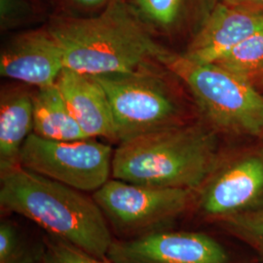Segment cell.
Here are the masks:
<instances>
[{"label": "cell", "instance_id": "1", "mask_svg": "<svg viewBox=\"0 0 263 263\" xmlns=\"http://www.w3.org/2000/svg\"><path fill=\"white\" fill-rule=\"evenodd\" d=\"M49 30L65 68L90 76L131 72L158 63L165 50L127 2L117 0L90 16L58 15Z\"/></svg>", "mask_w": 263, "mask_h": 263}, {"label": "cell", "instance_id": "2", "mask_svg": "<svg viewBox=\"0 0 263 263\" xmlns=\"http://www.w3.org/2000/svg\"><path fill=\"white\" fill-rule=\"evenodd\" d=\"M0 206L49 236L106 258L111 229L93 196L22 166L0 173Z\"/></svg>", "mask_w": 263, "mask_h": 263}, {"label": "cell", "instance_id": "3", "mask_svg": "<svg viewBox=\"0 0 263 263\" xmlns=\"http://www.w3.org/2000/svg\"><path fill=\"white\" fill-rule=\"evenodd\" d=\"M219 134L202 117L118 143L113 179L197 191L220 154Z\"/></svg>", "mask_w": 263, "mask_h": 263}, {"label": "cell", "instance_id": "4", "mask_svg": "<svg viewBox=\"0 0 263 263\" xmlns=\"http://www.w3.org/2000/svg\"><path fill=\"white\" fill-rule=\"evenodd\" d=\"M94 77L110 104L117 143L201 117L183 85L159 63Z\"/></svg>", "mask_w": 263, "mask_h": 263}, {"label": "cell", "instance_id": "5", "mask_svg": "<svg viewBox=\"0 0 263 263\" xmlns=\"http://www.w3.org/2000/svg\"><path fill=\"white\" fill-rule=\"evenodd\" d=\"M158 63L176 76L200 116L220 136L252 137L263 133V94L251 82L216 64H200L165 48Z\"/></svg>", "mask_w": 263, "mask_h": 263}, {"label": "cell", "instance_id": "6", "mask_svg": "<svg viewBox=\"0 0 263 263\" xmlns=\"http://www.w3.org/2000/svg\"><path fill=\"white\" fill-rule=\"evenodd\" d=\"M92 196L115 233L123 239H134L170 229L179 217L194 210L196 193L112 178Z\"/></svg>", "mask_w": 263, "mask_h": 263}, {"label": "cell", "instance_id": "7", "mask_svg": "<svg viewBox=\"0 0 263 263\" xmlns=\"http://www.w3.org/2000/svg\"><path fill=\"white\" fill-rule=\"evenodd\" d=\"M196 193L194 211L206 221H218L263 209V145L220 151Z\"/></svg>", "mask_w": 263, "mask_h": 263}, {"label": "cell", "instance_id": "8", "mask_svg": "<svg viewBox=\"0 0 263 263\" xmlns=\"http://www.w3.org/2000/svg\"><path fill=\"white\" fill-rule=\"evenodd\" d=\"M114 149L98 139L51 141L31 134L20 154V165L83 192L102 187L112 176Z\"/></svg>", "mask_w": 263, "mask_h": 263}, {"label": "cell", "instance_id": "9", "mask_svg": "<svg viewBox=\"0 0 263 263\" xmlns=\"http://www.w3.org/2000/svg\"><path fill=\"white\" fill-rule=\"evenodd\" d=\"M106 258L112 263H231L226 247L213 236L170 229L113 240Z\"/></svg>", "mask_w": 263, "mask_h": 263}, {"label": "cell", "instance_id": "10", "mask_svg": "<svg viewBox=\"0 0 263 263\" xmlns=\"http://www.w3.org/2000/svg\"><path fill=\"white\" fill-rule=\"evenodd\" d=\"M64 68L62 50L47 26L18 32L1 49L0 76L12 82L32 88L55 85Z\"/></svg>", "mask_w": 263, "mask_h": 263}, {"label": "cell", "instance_id": "11", "mask_svg": "<svg viewBox=\"0 0 263 263\" xmlns=\"http://www.w3.org/2000/svg\"><path fill=\"white\" fill-rule=\"evenodd\" d=\"M263 28V12L216 1L181 53L200 64H214Z\"/></svg>", "mask_w": 263, "mask_h": 263}, {"label": "cell", "instance_id": "12", "mask_svg": "<svg viewBox=\"0 0 263 263\" xmlns=\"http://www.w3.org/2000/svg\"><path fill=\"white\" fill-rule=\"evenodd\" d=\"M56 84L88 138L117 142L110 104L104 88L94 76L64 68Z\"/></svg>", "mask_w": 263, "mask_h": 263}, {"label": "cell", "instance_id": "13", "mask_svg": "<svg viewBox=\"0 0 263 263\" xmlns=\"http://www.w3.org/2000/svg\"><path fill=\"white\" fill-rule=\"evenodd\" d=\"M34 88L10 82L0 91V173L20 165L24 143L33 133Z\"/></svg>", "mask_w": 263, "mask_h": 263}, {"label": "cell", "instance_id": "14", "mask_svg": "<svg viewBox=\"0 0 263 263\" xmlns=\"http://www.w3.org/2000/svg\"><path fill=\"white\" fill-rule=\"evenodd\" d=\"M33 134L51 141L90 139L76 122L57 84L34 88Z\"/></svg>", "mask_w": 263, "mask_h": 263}, {"label": "cell", "instance_id": "15", "mask_svg": "<svg viewBox=\"0 0 263 263\" xmlns=\"http://www.w3.org/2000/svg\"><path fill=\"white\" fill-rule=\"evenodd\" d=\"M197 1L127 0L137 17L157 40L180 36L188 28Z\"/></svg>", "mask_w": 263, "mask_h": 263}, {"label": "cell", "instance_id": "16", "mask_svg": "<svg viewBox=\"0 0 263 263\" xmlns=\"http://www.w3.org/2000/svg\"><path fill=\"white\" fill-rule=\"evenodd\" d=\"M214 64L251 82L263 70V28Z\"/></svg>", "mask_w": 263, "mask_h": 263}, {"label": "cell", "instance_id": "17", "mask_svg": "<svg viewBox=\"0 0 263 263\" xmlns=\"http://www.w3.org/2000/svg\"><path fill=\"white\" fill-rule=\"evenodd\" d=\"M46 243L28 239L18 226L4 219L0 222V263H40Z\"/></svg>", "mask_w": 263, "mask_h": 263}, {"label": "cell", "instance_id": "18", "mask_svg": "<svg viewBox=\"0 0 263 263\" xmlns=\"http://www.w3.org/2000/svg\"><path fill=\"white\" fill-rule=\"evenodd\" d=\"M216 226L248 245L263 259V209L227 217Z\"/></svg>", "mask_w": 263, "mask_h": 263}, {"label": "cell", "instance_id": "19", "mask_svg": "<svg viewBox=\"0 0 263 263\" xmlns=\"http://www.w3.org/2000/svg\"><path fill=\"white\" fill-rule=\"evenodd\" d=\"M45 243V253L40 263H112L52 236L48 237Z\"/></svg>", "mask_w": 263, "mask_h": 263}, {"label": "cell", "instance_id": "20", "mask_svg": "<svg viewBox=\"0 0 263 263\" xmlns=\"http://www.w3.org/2000/svg\"><path fill=\"white\" fill-rule=\"evenodd\" d=\"M36 10L29 0H0V28L2 31L24 27L36 18Z\"/></svg>", "mask_w": 263, "mask_h": 263}, {"label": "cell", "instance_id": "21", "mask_svg": "<svg viewBox=\"0 0 263 263\" xmlns=\"http://www.w3.org/2000/svg\"><path fill=\"white\" fill-rule=\"evenodd\" d=\"M117 0H58L62 8L66 10L61 15L90 16L105 9Z\"/></svg>", "mask_w": 263, "mask_h": 263}, {"label": "cell", "instance_id": "22", "mask_svg": "<svg viewBox=\"0 0 263 263\" xmlns=\"http://www.w3.org/2000/svg\"><path fill=\"white\" fill-rule=\"evenodd\" d=\"M229 3L263 12V0H232Z\"/></svg>", "mask_w": 263, "mask_h": 263}, {"label": "cell", "instance_id": "23", "mask_svg": "<svg viewBox=\"0 0 263 263\" xmlns=\"http://www.w3.org/2000/svg\"><path fill=\"white\" fill-rule=\"evenodd\" d=\"M253 85L263 94V70L255 77V79L253 81Z\"/></svg>", "mask_w": 263, "mask_h": 263}, {"label": "cell", "instance_id": "24", "mask_svg": "<svg viewBox=\"0 0 263 263\" xmlns=\"http://www.w3.org/2000/svg\"><path fill=\"white\" fill-rule=\"evenodd\" d=\"M256 141H258L259 143H261L263 145V133L260 135V136H259V137H258V138H257V139H256Z\"/></svg>", "mask_w": 263, "mask_h": 263}, {"label": "cell", "instance_id": "25", "mask_svg": "<svg viewBox=\"0 0 263 263\" xmlns=\"http://www.w3.org/2000/svg\"><path fill=\"white\" fill-rule=\"evenodd\" d=\"M215 1H224V2H230V1H232V0H215Z\"/></svg>", "mask_w": 263, "mask_h": 263}]
</instances>
